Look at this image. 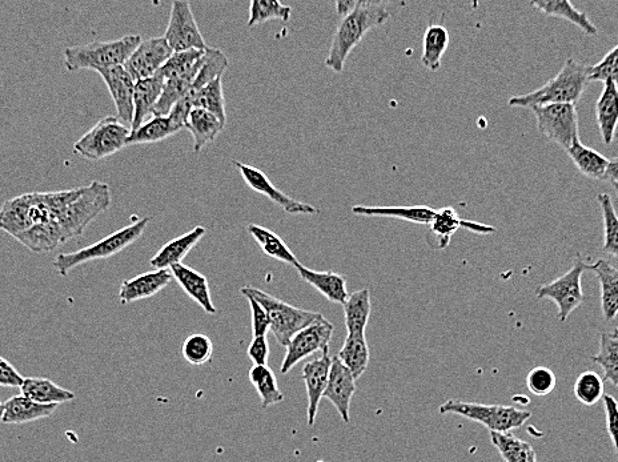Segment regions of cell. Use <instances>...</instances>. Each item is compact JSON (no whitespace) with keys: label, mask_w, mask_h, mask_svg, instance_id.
Masks as SVG:
<instances>
[{"label":"cell","mask_w":618,"mask_h":462,"mask_svg":"<svg viewBox=\"0 0 618 462\" xmlns=\"http://www.w3.org/2000/svg\"><path fill=\"white\" fill-rule=\"evenodd\" d=\"M391 16V11L388 10V3L360 2L359 0L355 10L341 19L339 26H337L327 58H325V67L336 72V74H341L353 48L373 28L387 23Z\"/></svg>","instance_id":"6da1fadb"},{"label":"cell","mask_w":618,"mask_h":462,"mask_svg":"<svg viewBox=\"0 0 618 462\" xmlns=\"http://www.w3.org/2000/svg\"><path fill=\"white\" fill-rule=\"evenodd\" d=\"M591 66L577 62L576 59L565 60L559 74L553 76L539 90L525 95L513 96L509 106L528 108L549 106V104H576L583 98L589 83Z\"/></svg>","instance_id":"7a4b0ae2"},{"label":"cell","mask_w":618,"mask_h":462,"mask_svg":"<svg viewBox=\"0 0 618 462\" xmlns=\"http://www.w3.org/2000/svg\"><path fill=\"white\" fill-rule=\"evenodd\" d=\"M142 43L139 35H127L110 42H92L64 48V67L67 71L92 70L102 74L112 68L123 67L132 52Z\"/></svg>","instance_id":"3957f363"},{"label":"cell","mask_w":618,"mask_h":462,"mask_svg":"<svg viewBox=\"0 0 618 462\" xmlns=\"http://www.w3.org/2000/svg\"><path fill=\"white\" fill-rule=\"evenodd\" d=\"M240 293L247 299H254L262 305L264 311L267 312L268 319H270L271 332L274 333L275 339L283 347H287L296 333L315 323L321 316L319 312L294 307V305L288 304L286 301L262 291V289L250 287V285L240 289Z\"/></svg>","instance_id":"277c9868"},{"label":"cell","mask_w":618,"mask_h":462,"mask_svg":"<svg viewBox=\"0 0 618 462\" xmlns=\"http://www.w3.org/2000/svg\"><path fill=\"white\" fill-rule=\"evenodd\" d=\"M148 223H150V218L140 219L131 226L111 233L104 239L96 241L86 248L79 249V251L60 253L55 257L54 267L60 276L66 277L72 269L79 267V265L94 260L110 259V257L118 255L123 249L130 247L131 244L140 239V236L146 231Z\"/></svg>","instance_id":"5b68a950"},{"label":"cell","mask_w":618,"mask_h":462,"mask_svg":"<svg viewBox=\"0 0 618 462\" xmlns=\"http://www.w3.org/2000/svg\"><path fill=\"white\" fill-rule=\"evenodd\" d=\"M440 415H457L484 425L489 432L512 433L531 419L532 412L508 405H487L448 400L440 405Z\"/></svg>","instance_id":"8992f818"},{"label":"cell","mask_w":618,"mask_h":462,"mask_svg":"<svg viewBox=\"0 0 618 462\" xmlns=\"http://www.w3.org/2000/svg\"><path fill=\"white\" fill-rule=\"evenodd\" d=\"M111 204V191L106 183L92 182L83 187L82 194L68 204L59 216L58 223L62 231L63 244L76 236L82 235L88 224L94 222Z\"/></svg>","instance_id":"52a82bcc"},{"label":"cell","mask_w":618,"mask_h":462,"mask_svg":"<svg viewBox=\"0 0 618 462\" xmlns=\"http://www.w3.org/2000/svg\"><path fill=\"white\" fill-rule=\"evenodd\" d=\"M130 135L131 128L120 122L118 116H107L74 144V152L84 159L98 162L123 150Z\"/></svg>","instance_id":"ba28073f"},{"label":"cell","mask_w":618,"mask_h":462,"mask_svg":"<svg viewBox=\"0 0 618 462\" xmlns=\"http://www.w3.org/2000/svg\"><path fill=\"white\" fill-rule=\"evenodd\" d=\"M589 265L585 263L580 253H577L575 263L567 273L553 280L552 283L540 285L536 289V297L539 300H551L559 308L557 319L565 323L568 317L584 303L585 296L581 277L588 271Z\"/></svg>","instance_id":"9c48e42d"},{"label":"cell","mask_w":618,"mask_h":462,"mask_svg":"<svg viewBox=\"0 0 618 462\" xmlns=\"http://www.w3.org/2000/svg\"><path fill=\"white\" fill-rule=\"evenodd\" d=\"M531 111L536 116L537 128L544 138L556 143L565 151L573 144L581 142L579 114L575 104H549V106L533 107Z\"/></svg>","instance_id":"30bf717a"},{"label":"cell","mask_w":618,"mask_h":462,"mask_svg":"<svg viewBox=\"0 0 618 462\" xmlns=\"http://www.w3.org/2000/svg\"><path fill=\"white\" fill-rule=\"evenodd\" d=\"M333 331H335V327H333L331 321L321 315L315 323L296 333L287 345L286 356H284L280 372L287 375L296 365L302 363L313 353L323 352L324 349L329 348Z\"/></svg>","instance_id":"8fae6325"},{"label":"cell","mask_w":618,"mask_h":462,"mask_svg":"<svg viewBox=\"0 0 618 462\" xmlns=\"http://www.w3.org/2000/svg\"><path fill=\"white\" fill-rule=\"evenodd\" d=\"M174 52L207 50L202 31L196 23L191 3L187 0H175L171 6L170 22L163 36Z\"/></svg>","instance_id":"7c38bea8"},{"label":"cell","mask_w":618,"mask_h":462,"mask_svg":"<svg viewBox=\"0 0 618 462\" xmlns=\"http://www.w3.org/2000/svg\"><path fill=\"white\" fill-rule=\"evenodd\" d=\"M234 166L238 168L240 175L243 176L244 182L247 186L252 188L260 195L266 196L276 206L282 208L288 215H315L319 214V210L311 204L298 202V200L290 198V196L284 194V192L278 190L274 186V183L268 179V176L260 171L259 168L248 166V164L235 162Z\"/></svg>","instance_id":"4fadbf2b"},{"label":"cell","mask_w":618,"mask_h":462,"mask_svg":"<svg viewBox=\"0 0 618 462\" xmlns=\"http://www.w3.org/2000/svg\"><path fill=\"white\" fill-rule=\"evenodd\" d=\"M172 54L174 51L164 38L142 40L123 67L136 83L158 74Z\"/></svg>","instance_id":"5bb4252c"},{"label":"cell","mask_w":618,"mask_h":462,"mask_svg":"<svg viewBox=\"0 0 618 462\" xmlns=\"http://www.w3.org/2000/svg\"><path fill=\"white\" fill-rule=\"evenodd\" d=\"M332 356L329 355V348L321 352V356L304 365L302 379L306 384L308 407L307 424L313 427L316 423L317 412H319L320 400L324 397L327 389L329 372H331Z\"/></svg>","instance_id":"9a60e30c"},{"label":"cell","mask_w":618,"mask_h":462,"mask_svg":"<svg viewBox=\"0 0 618 462\" xmlns=\"http://www.w3.org/2000/svg\"><path fill=\"white\" fill-rule=\"evenodd\" d=\"M356 393V379L337 356L332 357L331 372L324 397L331 401L333 407L345 424L351 423V403Z\"/></svg>","instance_id":"2e32d148"},{"label":"cell","mask_w":618,"mask_h":462,"mask_svg":"<svg viewBox=\"0 0 618 462\" xmlns=\"http://www.w3.org/2000/svg\"><path fill=\"white\" fill-rule=\"evenodd\" d=\"M99 75L102 76L103 82L106 83L111 98L114 100L118 119L131 128L135 114V80L131 78L124 67L112 68V70L104 71Z\"/></svg>","instance_id":"e0dca14e"},{"label":"cell","mask_w":618,"mask_h":462,"mask_svg":"<svg viewBox=\"0 0 618 462\" xmlns=\"http://www.w3.org/2000/svg\"><path fill=\"white\" fill-rule=\"evenodd\" d=\"M174 280L171 269H155L124 280L120 285L118 299L122 304H131L135 301L150 299L163 291Z\"/></svg>","instance_id":"ac0fdd59"},{"label":"cell","mask_w":618,"mask_h":462,"mask_svg":"<svg viewBox=\"0 0 618 462\" xmlns=\"http://www.w3.org/2000/svg\"><path fill=\"white\" fill-rule=\"evenodd\" d=\"M174 279L178 281L183 291L198 303L208 315H215L216 307L212 301L210 284L207 277L195 271L188 265L178 264L171 268Z\"/></svg>","instance_id":"d6986e66"},{"label":"cell","mask_w":618,"mask_h":462,"mask_svg":"<svg viewBox=\"0 0 618 462\" xmlns=\"http://www.w3.org/2000/svg\"><path fill=\"white\" fill-rule=\"evenodd\" d=\"M206 232V228L198 226L194 230L168 241L150 260L151 267L155 269H171L174 265L182 264L188 253L203 239Z\"/></svg>","instance_id":"ffe728a7"},{"label":"cell","mask_w":618,"mask_h":462,"mask_svg":"<svg viewBox=\"0 0 618 462\" xmlns=\"http://www.w3.org/2000/svg\"><path fill=\"white\" fill-rule=\"evenodd\" d=\"M32 203H34V192L16 196L4 203L0 210V230L12 237L30 230L34 226L32 224Z\"/></svg>","instance_id":"44dd1931"},{"label":"cell","mask_w":618,"mask_h":462,"mask_svg":"<svg viewBox=\"0 0 618 462\" xmlns=\"http://www.w3.org/2000/svg\"><path fill=\"white\" fill-rule=\"evenodd\" d=\"M295 268L306 283L312 285L331 303L344 305L348 300L349 293L345 276L335 272L313 271V269L304 267L302 263L296 265Z\"/></svg>","instance_id":"7402d4cb"},{"label":"cell","mask_w":618,"mask_h":462,"mask_svg":"<svg viewBox=\"0 0 618 462\" xmlns=\"http://www.w3.org/2000/svg\"><path fill=\"white\" fill-rule=\"evenodd\" d=\"M59 405H43L35 403L22 395L11 397L4 403L2 424L24 425L34 421L47 419L54 415Z\"/></svg>","instance_id":"603a6c76"},{"label":"cell","mask_w":618,"mask_h":462,"mask_svg":"<svg viewBox=\"0 0 618 462\" xmlns=\"http://www.w3.org/2000/svg\"><path fill=\"white\" fill-rule=\"evenodd\" d=\"M164 86V76L162 72L151 76V78L139 80L135 83L134 92V122L131 131L138 130L144 123L148 115L154 114L156 104L162 95Z\"/></svg>","instance_id":"cb8c5ba5"},{"label":"cell","mask_w":618,"mask_h":462,"mask_svg":"<svg viewBox=\"0 0 618 462\" xmlns=\"http://www.w3.org/2000/svg\"><path fill=\"white\" fill-rule=\"evenodd\" d=\"M589 271L599 277L601 287V312L604 319L613 321L618 315V268L608 260L600 259L589 265Z\"/></svg>","instance_id":"d4e9b609"},{"label":"cell","mask_w":618,"mask_h":462,"mask_svg":"<svg viewBox=\"0 0 618 462\" xmlns=\"http://www.w3.org/2000/svg\"><path fill=\"white\" fill-rule=\"evenodd\" d=\"M596 120L599 124L601 138L604 144L613 143L618 128V86L613 82H605L596 103Z\"/></svg>","instance_id":"484cf974"},{"label":"cell","mask_w":618,"mask_h":462,"mask_svg":"<svg viewBox=\"0 0 618 462\" xmlns=\"http://www.w3.org/2000/svg\"><path fill=\"white\" fill-rule=\"evenodd\" d=\"M20 395L43 405H60L75 400V393L56 385L44 377H27L20 387Z\"/></svg>","instance_id":"4316f807"},{"label":"cell","mask_w":618,"mask_h":462,"mask_svg":"<svg viewBox=\"0 0 618 462\" xmlns=\"http://www.w3.org/2000/svg\"><path fill=\"white\" fill-rule=\"evenodd\" d=\"M226 124L220 122L211 112L204 111L202 108H192L188 115L186 130L191 132L194 138V151L199 154L204 147L214 142L220 132L224 130Z\"/></svg>","instance_id":"83f0119b"},{"label":"cell","mask_w":618,"mask_h":462,"mask_svg":"<svg viewBox=\"0 0 618 462\" xmlns=\"http://www.w3.org/2000/svg\"><path fill=\"white\" fill-rule=\"evenodd\" d=\"M352 214L369 218H391L417 224H431L436 211L427 206L413 207H352Z\"/></svg>","instance_id":"f1b7e54d"},{"label":"cell","mask_w":618,"mask_h":462,"mask_svg":"<svg viewBox=\"0 0 618 462\" xmlns=\"http://www.w3.org/2000/svg\"><path fill=\"white\" fill-rule=\"evenodd\" d=\"M343 307L348 335H365L372 313L371 291L364 288L352 293Z\"/></svg>","instance_id":"f546056e"},{"label":"cell","mask_w":618,"mask_h":462,"mask_svg":"<svg viewBox=\"0 0 618 462\" xmlns=\"http://www.w3.org/2000/svg\"><path fill=\"white\" fill-rule=\"evenodd\" d=\"M182 130L184 128L176 123L170 115L154 116L148 122L143 123L138 130L131 131L126 147L163 142V140L178 134Z\"/></svg>","instance_id":"4dcf8cb0"},{"label":"cell","mask_w":618,"mask_h":462,"mask_svg":"<svg viewBox=\"0 0 618 462\" xmlns=\"http://www.w3.org/2000/svg\"><path fill=\"white\" fill-rule=\"evenodd\" d=\"M531 6L545 15L568 20L569 23L575 24L587 35L595 36L599 34V30L587 14L577 10L569 0H536V2H531Z\"/></svg>","instance_id":"1f68e13d"},{"label":"cell","mask_w":618,"mask_h":462,"mask_svg":"<svg viewBox=\"0 0 618 462\" xmlns=\"http://www.w3.org/2000/svg\"><path fill=\"white\" fill-rule=\"evenodd\" d=\"M567 154L581 174L595 180V182H605L609 159L601 155L600 152L579 142L568 148Z\"/></svg>","instance_id":"d6a6232c"},{"label":"cell","mask_w":618,"mask_h":462,"mask_svg":"<svg viewBox=\"0 0 618 462\" xmlns=\"http://www.w3.org/2000/svg\"><path fill=\"white\" fill-rule=\"evenodd\" d=\"M24 247L32 252L42 253L51 252L63 244L62 231H60L58 220H51L46 224H39L30 230L20 233L15 237Z\"/></svg>","instance_id":"836d02e7"},{"label":"cell","mask_w":618,"mask_h":462,"mask_svg":"<svg viewBox=\"0 0 618 462\" xmlns=\"http://www.w3.org/2000/svg\"><path fill=\"white\" fill-rule=\"evenodd\" d=\"M337 359L349 369L355 379H360L367 371L371 351H369L365 335H348L343 347L340 348Z\"/></svg>","instance_id":"e575fe53"},{"label":"cell","mask_w":618,"mask_h":462,"mask_svg":"<svg viewBox=\"0 0 618 462\" xmlns=\"http://www.w3.org/2000/svg\"><path fill=\"white\" fill-rule=\"evenodd\" d=\"M204 52L206 50L174 52L160 72L164 79H187L194 84L202 68Z\"/></svg>","instance_id":"d590c367"},{"label":"cell","mask_w":618,"mask_h":462,"mask_svg":"<svg viewBox=\"0 0 618 462\" xmlns=\"http://www.w3.org/2000/svg\"><path fill=\"white\" fill-rule=\"evenodd\" d=\"M449 32L447 28L440 24H429L424 32L423 38V54H421V63L427 67L429 71H437L441 67V59L448 50Z\"/></svg>","instance_id":"8d00e7d4"},{"label":"cell","mask_w":618,"mask_h":462,"mask_svg":"<svg viewBox=\"0 0 618 462\" xmlns=\"http://www.w3.org/2000/svg\"><path fill=\"white\" fill-rule=\"evenodd\" d=\"M248 232L251 233V236L254 237L256 243L260 245V248L268 257L282 261V263L294 265V267L300 263L295 253L288 248L282 237L276 235L275 232L268 230L266 227L258 226V224H250Z\"/></svg>","instance_id":"74e56055"},{"label":"cell","mask_w":618,"mask_h":462,"mask_svg":"<svg viewBox=\"0 0 618 462\" xmlns=\"http://www.w3.org/2000/svg\"><path fill=\"white\" fill-rule=\"evenodd\" d=\"M491 443L505 462H537L532 445L513 433L491 432Z\"/></svg>","instance_id":"f35d334b"},{"label":"cell","mask_w":618,"mask_h":462,"mask_svg":"<svg viewBox=\"0 0 618 462\" xmlns=\"http://www.w3.org/2000/svg\"><path fill=\"white\" fill-rule=\"evenodd\" d=\"M464 220L459 218V214L451 207L441 208L436 211L431 224V235L428 237L429 243L435 249H445L451 243L452 236L459 228L463 227Z\"/></svg>","instance_id":"ab89813d"},{"label":"cell","mask_w":618,"mask_h":462,"mask_svg":"<svg viewBox=\"0 0 618 462\" xmlns=\"http://www.w3.org/2000/svg\"><path fill=\"white\" fill-rule=\"evenodd\" d=\"M190 99L192 108H202L204 111L211 112L220 122L227 123L226 99H224L223 80L218 78L203 87L202 90L194 94L186 95Z\"/></svg>","instance_id":"60d3db41"},{"label":"cell","mask_w":618,"mask_h":462,"mask_svg":"<svg viewBox=\"0 0 618 462\" xmlns=\"http://www.w3.org/2000/svg\"><path fill=\"white\" fill-rule=\"evenodd\" d=\"M250 380L262 400L264 409L282 404L286 399L284 393L280 391L274 371L268 365H254L250 371Z\"/></svg>","instance_id":"b9f144b4"},{"label":"cell","mask_w":618,"mask_h":462,"mask_svg":"<svg viewBox=\"0 0 618 462\" xmlns=\"http://www.w3.org/2000/svg\"><path fill=\"white\" fill-rule=\"evenodd\" d=\"M228 68V58L219 48L208 47L204 52L202 68H200L198 76L192 84L191 91L188 94L202 90L207 84L214 82L218 78H222L224 72ZM187 94V95H188Z\"/></svg>","instance_id":"7bdbcfd3"},{"label":"cell","mask_w":618,"mask_h":462,"mask_svg":"<svg viewBox=\"0 0 618 462\" xmlns=\"http://www.w3.org/2000/svg\"><path fill=\"white\" fill-rule=\"evenodd\" d=\"M591 360L603 368L604 379L618 388V336L615 333H601L599 352Z\"/></svg>","instance_id":"ee69618b"},{"label":"cell","mask_w":618,"mask_h":462,"mask_svg":"<svg viewBox=\"0 0 618 462\" xmlns=\"http://www.w3.org/2000/svg\"><path fill=\"white\" fill-rule=\"evenodd\" d=\"M291 15L292 8L278 2V0H254V2H251L250 19H248L247 26L255 27L274 19L288 22Z\"/></svg>","instance_id":"f6af8a7d"},{"label":"cell","mask_w":618,"mask_h":462,"mask_svg":"<svg viewBox=\"0 0 618 462\" xmlns=\"http://www.w3.org/2000/svg\"><path fill=\"white\" fill-rule=\"evenodd\" d=\"M604 219V252L618 257V215L613 200L608 194L597 195Z\"/></svg>","instance_id":"bcb514c9"},{"label":"cell","mask_w":618,"mask_h":462,"mask_svg":"<svg viewBox=\"0 0 618 462\" xmlns=\"http://www.w3.org/2000/svg\"><path fill=\"white\" fill-rule=\"evenodd\" d=\"M575 396L581 404L587 405V407H593L603 400L604 393V379L599 373L593 371H587L581 373L579 379L575 384Z\"/></svg>","instance_id":"7dc6e473"},{"label":"cell","mask_w":618,"mask_h":462,"mask_svg":"<svg viewBox=\"0 0 618 462\" xmlns=\"http://www.w3.org/2000/svg\"><path fill=\"white\" fill-rule=\"evenodd\" d=\"M182 355L191 365H204L214 355V343H212L210 337L196 333V335L188 336L184 340Z\"/></svg>","instance_id":"c3c4849f"},{"label":"cell","mask_w":618,"mask_h":462,"mask_svg":"<svg viewBox=\"0 0 618 462\" xmlns=\"http://www.w3.org/2000/svg\"><path fill=\"white\" fill-rule=\"evenodd\" d=\"M589 82H613L618 86V44L600 63L591 66Z\"/></svg>","instance_id":"681fc988"},{"label":"cell","mask_w":618,"mask_h":462,"mask_svg":"<svg viewBox=\"0 0 618 462\" xmlns=\"http://www.w3.org/2000/svg\"><path fill=\"white\" fill-rule=\"evenodd\" d=\"M556 384V375L549 368L537 367L528 373L527 387L535 396L551 395L555 391Z\"/></svg>","instance_id":"f907efd6"},{"label":"cell","mask_w":618,"mask_h":462,"mask_svg":"<svg viewBox=\"0 0 618 462\" xmlns=\"http://www.w3.org/2000/svg\"><path fill=\"white\" fill-rule=\"evenodd\" d=\"M605 417H607V431L616 449L618 457V403L615 397L604 395Z\"/></svg>","instance_id":"816d5d0a"},{"label":"cell","mask_w":618,"mask_h":462,"mask_svg":"<svg viewBox=\"0 0 618 462\" xmlns=\"http://www.w3.org/2000/svg\"><path fill=\"white\" fill-rule=\"evenodd\" d=\"M247 300L251 307L252 333H254V337H267V333L271 331V323L267 312L264 311V308L258 301L254 299Z\"/></svg>","instance_id":"f5cc1de1"},{"label":"cell","mask_w":618,"mask_h":462,"mask_svg":"<svg viewBox=\"0 0 618 462\" xmlns=\"http://www.w3.org/2000/svg\"><path fill=\"white\" fill-rule=\"evenodd\" d=\"M247 353L254 365H267L268 356H270V344H268L267 337H254Z\"/></svg>","instance_id":"db71d44e"},{"label":"cell","mask_w":618,"mask_h":462,"mask_svg":"<svg viewBox=\"0 0 618 462\" xmlns=\"http://www.w3.org/2000/svg\"><path fill=\"white\" fill-rule=\"evenodd\" d=\"M23 377L16 371L14 365L8 363L6 359L0 357V387L20 388L23 384Z\"/></svg>","instance_id":"11a10c76"},{"label":"cell","mask_w":618,"mask_h":462,"mask_svg":"<svg viewBox=\"0 0 618 462\" xmlns=\"http://www.w3.org/2000/svg\"><path fill=\"white\" fill-rule=\"evenodd\" d=\"M357 3H359V0H339V2H336L337 14H339L341 18H345V16H348L355 10Z\"/></svg>","instance_id":"9f6ffc18"},{"label":"cell","mask_w":618,"mask_h":462,"mask_svg":"<svg viewBox=\"0 0 618 462\" xmlns=\"http://www.w3.org/2000/svg\"><path fill=\"white\" fill-rule=\"evenodd\" d=\"M611 182L618 186V158L609 159L607 175H605V182Z\"/></svg>","instance_id":"6f0895ef"},{"label":"cell","mask_w":618,"mask_h":462,"mask_svg":"<svg viewBox=\"0 0 618 462\" xmlns=\"http://www.w3.org/2000/svg\"><path fill=\"white\" fill-rule=\"evenodd\" d=\"M3 412H4V404L2 403V401H0V423H2Z\"/></svg>","instance_id":"680465c9"},{"label":"cell","mask_w":618,"mask_h":462,"mask_svg":"<svg viewBox=\"0 0 618 462\" xmlns=\"http://www.w3.org/2000/svg\"><path fill=\"white\" fill-rule=\"evenodd\" d=\"M612 186H613V188H615L616 195H617V198H618V186H617V184H612Z\"/></svg>","instance_id":"91938a15"},{"label":"cell","mask_w":618,"mask_h":462,"mask_svg":"<svg viewBox=\"0 0 618 462\" xmlns=\"http://www.w3.org/2000/svg\"><path fill=\"white\" fill-rule=\"evenodd\" d=\"M613 333H615V335H617V336H618V327L616 328V331H615V332H613Z\"/></svg>","instance_id":"94428289"},{"label":"cell","mask_w":618,"mask_h":462,"mask_svg":"<svg viewBox=\"0 0 618 462\" xmlns=\"http://www.w3.org/2000/svg\"><path fill=\"white\" fill-rule=\"evenodd\" d=\"M317 462H324V461H317Z\"/></svg>","instance_id":"6125c7cd"},{"label":"cell","mask_w":618,"mask_h":462,"mask_svg":"<svg viewBox=\"0 0 618 462\" xmlns=\"http://www.w3.org/2000/svg\"><path fill=\"white\" fill-rule=\"evenodd\" d=\"M618 462V461H617Z\"/></svg>","instance_id":"be15d7a7"}]
</instances>
